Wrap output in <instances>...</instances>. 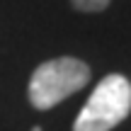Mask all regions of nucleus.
I'll return each instance as SVG.
<instances>
[{"label":"nucleus","instance_id":"1","mask_svg":"<svg viewBox=\"0 0 131 131\" xmlns=\"http://www.w3.org/2000/svg\"><path fill=\"white\" fill-rule=\"evenodd\" d=\"M90 80V68L85 61L73 56H61L44 61L29 80V102L37 109H51L73 92L83 90Z\"/></svg>","mask_w":131,"mask_h":131},{"label":"nucleus","instance_id":"2","mask_svg":"<svg viewBox=\"0 0 131 131\" xmlns=\"http://www.w3.org/2000/svg\"><path fill=\"white\" fill-rule=\"evenodd\" d=\"M131 112V83L124 75H104L80 109L73 131H112Z\"/></svg>","mask_w":131,"mask_h":131},{"label":"nucleus","instance_id":"3","mask_svg":"<svg viewBox=\"0 0 131 131\" xmlns=\"http://www.w3.org/2000/svg\"><path fill=\"white\" fill-rule=\"evenodd\" d=\"M70 3H73V7L80 10V12H102L112 0H70Z\"/></svg>","mask_w":131,"mask_h":131},{"label":"nucleus","instance_id":"4","mask_svg":"<svg viewBox=\"0 0 131 131\" xmlns=\"http://www.w3.org/2000/svg\"><path fill=\"white\" fill-rule=\"evenodd\" d=\"M32 131H41V129H39V126H34V129H32Z\"/></svg>","mask_w":131,"mask_h":131}]
</instances>
